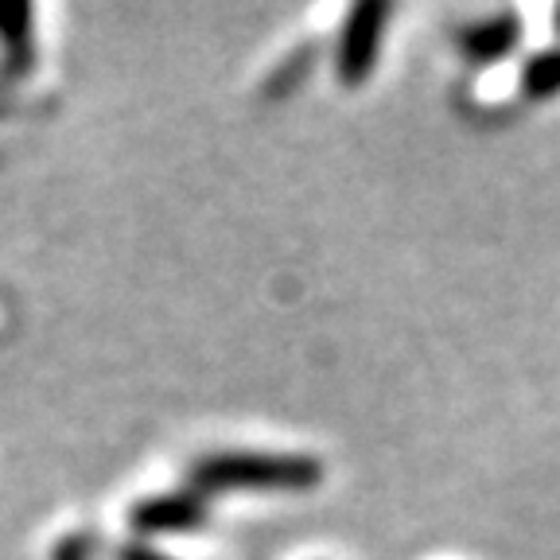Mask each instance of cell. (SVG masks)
Returning <instances> with one entry per match:
<instances>
[{
    "instance_id": "cell-1",
    "label": "cell",
    "mask_w": 560,
    "mask_h": 560,
    "mask_svg": "<svg viewBox=\"0 0 560 560\" xmlns=\"http://www.w3.org/2000/svg\"><path fill=\"white\" fill-rule=\"evenodd\" d=\"M324 479V464L300 452H210L191 467L199 494L222 490H312Z\"/></svg>"
},
{
    "instance_id": "cell-2",
    "label": "cell",
    "mask_w": 560,
    "mask_h": 560,
    "mask_svg": "<svg viewBox=\"0 0 560 560\" xmlns=\"http://www.w3.org/2000/svg\"><path fill=\"white\" fill-rule=\"evenodd\" d=\"M389 16H394V9L385 0H359L347 12L339 27V44H335V74L342 86H362L374 74Z\"/></svg>"
},
{
    "instance_id": "cell-3",
    "label": "cell",
    "mask_w": 560,
    "mask_h": 560,
    "mask_svg": "<svg viewBox=\"0 0 560 560\" xmlns=\"http://www.w3.org/2000/svg\"><path fill=\"white\" fill-rule=\"evenodd\" d=\"M210 506L207 494L195 487L184 490H164V494H149V499L132 502L129 525L137 537H172V534H191L199 525H207Z\"/></svg>"
},
{
    "instance_id": "cell-4",
    "label": "cell",
    "mask_w": 560,
    "mask_h": 560,
    "mask_svg": "<svg viewBox=\"0 0 560 560\" xmlns=\"http://www.w3.org/2000/svg\"><path fill=\"white\" fill-rule=\"evenodd\" d=\"M0 59L12 79L35 67V9L27 0H0Z\"/></svg>"
},
{
    "instance_id": "cell-5",
    "label": "cell",
    "mask_w": 560,
    "mask_h": 560,
    "mask_svg": "<svg viewBox=\"0 0 560 560\" xmlns=\"http://www.w3.org/2000/svg\"><path fill=\"white\" fill-rule=\"evenodd\" d=\"M517 39H522V20L510 9L490 12V16L475 20V24H467L464 32H459V47H464V55L475 62L506 59L517 47Z\"/></svg>"
},
{
    "instance_id": "cell-6",
    "label": "cell",
    "mask_w": 560,
    "mask_h": 560,
    "mask_svg": "<svg viewBox=\"0 0 560 560\" xmlns=\"http://www.w3.org/2000/svg\"><path fill=\"white\" fill-rule=\"evenodd\" d=\"M522 94L545 102V97L560 94V44L537 51L534 59L522 67Z\"/></svg>"
},
{
    "instance_id": "cell-7",
    "label": "cell",
    "mask_w": 560,
    "mask_h": 560,
    "mask_svg": "<svg viewBox=\"0 0 560 560\" xmlns=\"http://www.w3.org/2000/svg\"><path fill=\"white\" fill-rule=\"evenodd\" d=\"M307 51H296L289 62H280L277 67V74L269 79V94H277V90H292L300 79H304V70H307Z\"/></svg>"
},
{
    "instance_id": "cell-8",
    "label": "cell",
    "mask_w": 560,
    "mask_h": 560,
    "mask_svg": "<svg viewBox=\"0 0 560 560\" xmlns=\"http://www.w3.org/2000/svg\"><path fill=\"white\" fill-rule=\"evenodd\" d=\"M117 560H172V557L160 552V549H152L149 541H129V545L117 549Z\"/></svg>"
}]
</instances>
